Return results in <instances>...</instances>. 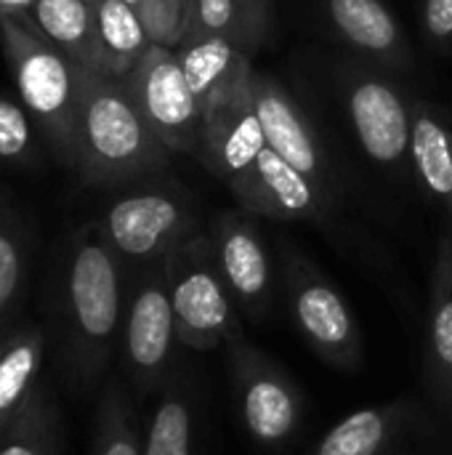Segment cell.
<instances>
[{"label": "cell", "instance_id": "44dd1931", "mask_svg": "<svg viewBox=\"0 0 452 455\" xmlns=\"http://www.w3.org/2000/svg\"><path fill=\"white\" fill-rule=\"evenodd\" d=\"M410 171L421 189L452 216V123L434 104L416 101Z\"/></svg>", "mask_w": 452, "mask_h": 455}, {"label": "cell", "instance_id": "603a6c76", "mask_svg": "<svg viewBox=\"0 0 452 455\" xmlns=\"http://www.w3.org/2000/svg\"><path fill=\"white\" fill-rule=\"evenodd\" d=\"M96 40L99 72L120 80L152 45L141 13L125 0H96Z\"/></svg>", "mask_w": 452, "mask_h": 455}, {"label": "cell", "instance_id": "52a82bcc", "mask_svg": "<svg viewBox=\"0 0 452 455\" xmlns=\"http://www.w3.org/2000/svg\"><path fill=\"white\" fill-rule=\"evenodd\" d=\"M221 352L242 432L261 451L290 448L306 419V397L296 379L245 333L226 341Z\"/></svg>", "mask_w": 452, "mask_h": 455}, {"label": "cell", "instance_id": "4316f807", "mask_svg": "<svg viewBox=\"0 0 452 455\" xmlns=\"http://www.w3.org/2000/svg\"><path fill=\"white\" fill-rule=\"evenodd\" d=\"M192 35H221L250 53L266 40L245 13L242 0H192Z\"/></svg>", "mask_w": 452, "mask_h": 455}, {"label": "cell", "instance_id": "83f0119b", "mask_svg": "<svg viewBox=\"0 0 452 455\" xmlns=\"http://www.w3.org/2000/svg\"><path fill=\"white\" fill-rule=\"evenodd\" d=\"M35 120L19 96L0 93V160L13 165H29L35 160Z\"/></svg>", "mask_w": 452, "mask_h": 455}, {"label": "cell", "instance_id": "30bf717a", "mask_svg": "<svg viewBox=\"0 0 452 455\" xmlns=\"http://www.w3.org/2000/svg\"><path fill=\"white\" fill-rule=\"evenodd\" d=\"M336 88L360 149L392 173L410 168L416 99L392 77L365 61L336 67Z\"/></svg>", "mask_w": 452, "mask_h": 455}, {"label": "cell", "instance_id": "7c38bea8", "mask_svg": "<svg viewBox=\"0 0 452 455\" xmlns=\"http://www.w3.org/2000/svg\"><path fill=\"white\" fill-rule=\"evenodd\" d=\"M123 83L149 128L173 155H200L202 109L173 48L152 43Z\"/></svg>", "mask_w": 452, "mask_h": 455}, {"label": "cell", "instance_id": "cb8c5ba5", "mask_svg": "<svg viewBox=\"0 0 452 455\" xmlns=\"http://www.w3.org/2000/svg\"><path fill=\"white\" fill-rule=\"evenodd\" d=\"M29 16L75 64L99 69L96 0H35Z\"/></svg>", "mask_w": 452, "mask_h": 455}, {"label": "cell", "instance_id": "484cf974", "mask_svg": "<svg viewBox=\"0 0 452 455\" xmlns=\"http://www.w3.org/2000/svg\"><path fill=\"white\" fill-rule=\"evenodd\" d=\"M61 411L48 389L40 384L21 416L3 432L0 455H61Z\"/></svg>", "mask_w": 452, "mask_h": 455}, {"label": "cell", "instance_id": "e0dca14e", "mask_svg": "<svg viewBox=\"0 0 452 455\" xmlns=\"http://www.w3.org/2000/svg\"><path fill=\"white\" fill-rule=\"evenodd\" d=\"M200 379L189 349L170 379L152 397V408L141 424L144 455H194L200 424Z\"/></svg>", "mask_w": 452, "mask_h": 455}, {"label": "cell", "instance_id": "9a60e30c", "mask_svg": "<svg viewBox=\"0 0 452 455\" xmlns=\"http://www.w3.org/2000/svg\"><path fill=\"white\" fill-rule=\"evenodd\" d=\"M320 5L330 32L360 61L384 72H405L413 67V45L384 0H320Z\"/></svg>", "mask_w": 452, "mask_h": 455}, {"label": "cell", "instance_id": "3957f363", "mask_svg": "<svg viewBox=\"0 0 452 455\" xmlns=\"http://www.w3.org/2000/svg\"><path fill=\"white\" fill-rule=\"evenodd\" d=\"M0 51L19 101L56 160L75 171L80 64L59 51L29 13H0Z\"/></svg>", "mask_w": 452, "mask_h": 455}, {"label": "cell", "instance_id": "7a4b0ae2", "mask_svg": "<svg viewBox=\"0 0 452 455\" xmlns=\"http://www.w3.org/2000/svg\"><path fill=\"white\" fill-rule=\"evenodd\" d=\"M170 149L157 139L120 77L80 67L75 173L88 187H123L157 176Z\"/></svg>", "mask_w": 452, "mask_h": 455}, {"label": "cell", "instance_id": "6da1fadb", "mask_svg": "<svg viewBox=\"0 0 452 455\" xmlns=\"http://www.w3.org/2000/svg\"><path fill=\"white\" fill-rule=\"evenodd\" d=\"M128 293V264L96 221L83 224L67 245L53 288L51 328L67 387L93 395L109 379L120 352Z\"/></svg>", "mask_w": 452, "mask_h": 455}, {"label": "cell", "instance_id": "1f68e13d", "mask_svg": "<svg viewBox=\"0 0 452 455\" xmlns=\"http://www.w3.org/2000/svg\"><path fill=\"white\" fill-rule=\"evenodd\" d=\"M35 0H0V13H29Z\"/></svg>", "mask_w": 452, "mask_h": 455}, {"label": "cell", "instance_id": "9c48e42d", "mask_svg": "<svg viewBox=\"0 0 452 455\" xmlns=\"http://www.w3.org/2000/svg\"><path fill=\"white\" fill-rule=\"evenodd\" d=\"M304 455H452V427L418 395L360 408Z\"/></svg>", "mask_w": 452, "mask_h": 455}, {"label": "cell", "instance_id": "d6a6232c", "mask_svg": "<svg viewBox=\"0 0 452 455\" xmlns=\"http://www.w3.org/2000/svg\"><path fill=\"white\" fill-rule=\"evenodd\" d=\"M125 3H128V5H133V8L141 13V8H144V3H147V0H125Z\"/></svg>", "mask_w": 452, "mask_h": 455}, {"label": "cell", "instance_id": "7402d4cb", "mask_svg": "<svg viewBox=\"0 0 452 455\" xmlns=\"http://www.w3.org/2000/svg\"><path fill=\"white\" fill-rule=\"evenodd\" d=\"M32 256V227L0 187V339L21 320Z\"/></svg>", "mask_w": 452, "mask_h": 455}, {"label": "cell", "instance_id": "8fae6325", "mask_svg": "<svg viewBox=\"0 0 452 455\" xmlns=\"http://www.w3.org/2000/svg\"><path fill=\"white\" fill-rule=\"evenodd\" d=\"M205 237L240 315L253 325L266 323L277 304L280 272L272 264V253L256 224V216L245 213L242 208L218 211L208 219Z\"/></svg>", "mask_w": 452, "mask_h": 455}, {"label": "cell", "instance_id": "ffe728a7", "mask_svg": "<svg viewBox=\"0 0 452 455\" xmlns=\"http://www.w3.org/2000/svg\"><path fill=\"white\" fill-rule=\"evenodd\" d=\"M45 333L40 325L19 320L0 339V437L35 397L43 373Z\"/></svg>", "mask_w": 452, "mask_h": 455}, {"label": "cell", "instance_id": "ba28073f", "mask_svg": "<svg viewBox=\"0 0 452 455\" xmlns=\"http://www.w3.org/2000/svg\"><path fill=\"white\" fill-rule=\"evenodd\" d=\"M163 264L184 349L216 352L245 333L242 315L221 280L205 229L176 245Z\"/></svg>", "mask_w": 452, "mask_h": 455}, {"label": "cell", "instance_id": "ac0fdd59", "mask_svg": "<svg viewBox=\"0 0 452 455\" xmlns=\"http://www.w3.org/2000/svg\"><path fill=\"white\" fill-rule=\"evenodd\" d=\"M421 381L429 405L452 427V235H442L432 267Z\"/></svg>", "mask_w": 452, "mask_h": 455}, {"label": "cell", "instance_id": "277c9868", "mask_svg": "<svg viewBox=\"0 0 452 455\" xmlns=\"http://www.w3.org/2000/svg\"><path fill=\"white\" fill-rule=\"evenodd\" d=\"M96 227L128 267L163 261L176 245L205 229L194 195L176 179L133 181L96 219Z\"/></svg>", "mask_w": 452, "mask_h": 455}, {"label": "cell", "instance_id": "5b68a950", "mask_svg": "<svg viewBox=\"0 0 452 455\" xmlns=\"http://www.w3.org/2000/svg\"><path fill=\"white\" fill-rule=\"evenodd\" d=\"M170 304L165 264L128 267L125 315L120 331V368L136 400H152L184 357Z\"/></svg>", "mask_w": 452, "mask_h": 455}, {"label": "cell", "instance_id": "2e32d148", "mask_svg": "<svg viewBox=\"0 0 452 455\" xmlns=\"http://www.w3.org/2000/svg\"><path fill=\"white\" fill-rule=\"evenodd\" d=\"M266 149V136L253 107V91H245L202 115V144L197 160L226 189H234Z\"/></svg>", "mask_w": 452, "mask_h": 455}, {"label": "cell", "instance_id": "f546056e", "mask_svg": "<svg viewBox=\"0 0 452 455\" xmlns=\"http://www.w3.org/2000/svg\"><path fill=\"white\" fill-rule=\"evenodd\" d=\"M421 27L432 48L452 53V0H421Z\"/></svg>", "mask_w": 452, "mask_h": 455}, {"label": "cell", "instance_id": "d6986e66", "mask_svg": "<svg viewBox=\"0 0 452 455\" xmlns=\"http://www.w3.org/2000/svg\"><path fill=\"white\" fill-rule=\"evenodd\" d=\"M250 56V51L221 35H189L176 48V59L202 115L250 91L256 72Z\"/></svg>", "mask_w": 452, "mask_h": 455}, {"label": "cell", "instance_id": "4dcf8cb0", "mask_svg": "<svg viewBox=\"0 0 452 455\" xmlns=\"http://www.w3.org/2000/svg\"><path fill=\"white\" fill-rule=\"evenodd\" d=\"M245 5V13L250 16V21L256 24V29L266 37L269 29H272V8H274V0H242Z\"/></svg>", "mask_w": 452, "mask_h": 455}, {"label": "cell", "instance_id": "d4e9b609", "mask_svg": "<svg viewBox=\"0 0 452 455\" xmlns=\"http://www.w3.org/2000/svg\"><path fill=\"white\" fill-rule=\"evenodd\" d=\"M91 455H144L136 397L117 376H109L99 389Z\"/></svg>", "mask_w": 452, "mask_h": 455}, {"label": "cell", "instance_id": "4fadbf2b", "mask_svg": "<svg viewBox=\"0 0 452 455\" xmlns=\"http://www.w3.org/2000/svg\"><path fill=\"white\" fill-rule=\"evenodd\" d=\"M229 192L245 213L274 221H328L333 213V192L312 181L269 147Z\"/></svg>", "mask_w": 452, "mask_h": 455}, {"label": "cell", "instance_id": "8992f818", "mask_svg": "<svg viewBox=\"0 0 452 455\" xmlns=\"http://www.w3.org/2000/svg\"><path fill=\"white\" fill-rule=\"evenodd\" d=\"M280 293L306 347L338 373L365 363L362 328L330 277L293 243L280 245Z\"/></svg>", "mask_w": 452, "mask_h": 455}, {"label": "cell", "instance_id": "f1b7e54d", "mask_svg": "<svg viewBox=\"0 0 452 455\" xmlns=\"http://www.w3.org/2000/svg\"><path fill=\"white\" fill-rule=\"evenodd\" d=\"M141 21L152 43L176 51L192 35V0H147Z\"/></svg>", "mask_w": 452, "mask_h": 455}, {"label": "cell", "instance_id": "5bb4252c", "mask_svg": "<svg viewBox=\"0 0 452 455\" xmlns=\"http://www.w3.org/2000/svg\"><path fill=\"white\" fill-rule=\"evenodd\" d=\"M250 91L256 115L266 136V147L288 160L293 168L306 173L312 181L333 192V168L325 144L306 112L285 91V85L266 72H253Z\"/></svg>", "mask_w": 452, "mask_h": 455}]
</instances>
